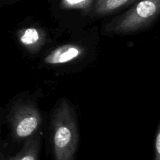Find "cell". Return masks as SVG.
Listing matches in <instances>:
<instances>
[{
    "label": "cell",
    "mask_w": 160,
    "mask_h": 160,
    "mask_svg": "<svg viewBox=\"0 0 160 160\" xmlns=\"http://www.w3.org/2000/svg\"><path fill=\"white\" fill-rule=\"evenodd\" d=\"M53 160H76L80 142L74 108L66 98L58 100L50 119Z\"/></svg>",
    "instance_id": "6da1fadb"
},
{
    "label": "cell",
    "mask_w": 160,
    "mask_h": 160,
    "mask_svg": "<svg viewBox=\"0 0 160 160\" xmlns=\"http://www.w3.org/2000/svg\"><path fill=\"white\" fill-rule=\"evenodd\" d=\"M160 14V0H138L129 9L109 20L103 31L108 35H131L149 28Z\"/></svg>",
    "instance_id": "7a4b0ae2"
},
{
    "label": "cell",
    "mask_w": 160,
    "mask_h": 160,
    "mask_svg": "<svg viewBox=\"0 0 160 160\" xmlns=\"http://www.w3.org/2000/svg\"><path fill=\"white\" fill-rule=\"evenodd\" d=\"M11 139L17 143L40 133L43 117L34 99H19L14 102L6 115Z\"/></svg>",
    "instance_id": "3957f363"
},
{
    "label": "cell",
    "mask_w": 160,
    "mask_h": 160,
    "mask_svg": "<svg viewBox=\"0 0 160 160\" xmlns=\"http://www.w3.org/2000/svg\"><path fill=\"white\" fill-rule=\"evenodd\" d=\"M91 47L85 42L72 41L56 45L48 50L42 59V64L48 67L58 68L72 66L83 61L90 55Z\"/></svg>",
    "instance_id": "277c9868"
},
{
    "label": "cell",
    "mask_w": 160,
    "mask_h": 160,
    "mask_svg": "<svg viewBox=\"0 0 160 160\" xmlns=\"http://www.w3.org/2000/svg\"><path fill=\"white\" fill-rule=\"evenodd\" d=\"M17 42L30 54L41 52L48 41V32L39 24H29L19 28L16 34Z\"/></svg>",
    "instance_id": "5b68a950"
},
{
    "label": "cell",
    "mask_w": 160,
    "mask_h": 160,
    "mask_svg": "<svg viewBox=\"0 0 160 160\" xmlns=\"http://www.w3.org/2000/svg\"><path fill=\"white\" fill-rule=\"evenodd\" d=\"M138 1V0H95L90 17H106L134 5Z\"/></svg>",
    "instance_id": "8992f818"
},
{
    "label": "cell",
    "mask_w": 160,
    "mask_h": 160,
    "mask_svg": "<svg viewBox=\"0 0 160 160\" xmlns=\"http://www.w3.org/2000/svg\"><path fill=\"white\" fill-rule=\"evenodd\" d=\"M41 146L42 136L39 133L26 140L20 152L6 160H38Z\"/></svg>",
    "instance_id": "52a82bcc"
},
{
    "label": "cell",
    "mask_w": 160,
    "mask_h": 160,
    "mask_svg": "<svg viewBox=\"0 0 160 160\" xmlns=\"http://www.w3.org/2000/svg\"><path fill=\"white\" fill-rule=\"evenodd\" d=\"M95 0H60V9L78 11L84 16H90Z\"/></svg>",
    "instance_id": "ba28073f"
},
{
    "label": "cell",
    "mask_w": 160,
    "mask_h": 160,
    "mask_svg": "<svg viewBox=\"0 0 160 160\" xmlns=\"http://www.w3.org/2000/svg\"><path fill=\"white\" fill-rule=\"evenodd\" d=\"M153 160H160V125H158L153 146Z\"/></svg>",
    "instance_id": "9c48e42d"
},
{
    "label": "cell",
    "mask_w": 160,
    "mask_h": 160,
    "mask_svg": "<svg viewBox=\"0 0 160 160\" xmlns=\"http://www.w3.org/2000/svg\"><path fill=\"white\" fill-rule=\"evenodd\" d=\"M18 1L20 0H0V6H5V5H11Z\"/></svg>",
    "instance_id": "30bf717a"
},
{
    "label": "cell",
    "mask_w": 160,
    "mask_h": 160,
    "mask_svg": "<svg viewBox=\"0 0 160 160\" xmlns=\"http://www.w3.org/2000/svg\"><path fill=\"white\" fill-rule=\"evenodd\" d=\"M1 112H0V126H1Z\"/></svg>",
    "instance_id": "8fae6325"
}]
</instances>
